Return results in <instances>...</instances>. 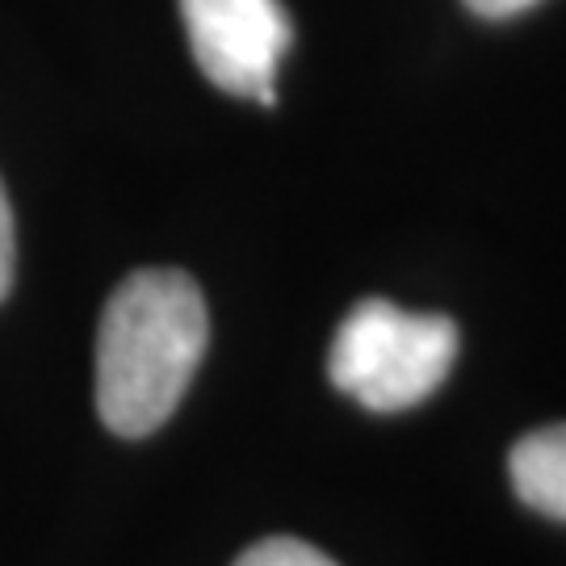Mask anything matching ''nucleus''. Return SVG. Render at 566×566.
Wrapping results in <instances>:
<instances>
[{"instance_id": "obj_1", "label": "nucleus", "mask_w": 566, "mask_h": 566, "mask_svg": "<svg viewBox=\"0 0 566 566\" xmlns=\"http://www.w3.org/2000/svg\"><path fill=\"white\" fill-rule=\"evenodd\" d=\"M210 319L181 269H139L109 294L97 327V411L109 432L147 437L177 411L206 357Z\"/></svg>"}, {"instance_id": "obj_2", "label": "nucleus", "mask_w": 566, "mask_h": 566, "mask_svg": "<svg viewBox=\"0 0 566 566\" xmlns=\"http://www.w3.org/2000/svg\"><path fill=\"white\" fill-rule=\"evenodd\" d=\"M458 327L446 315H416L386 298L357 303L336 327L327 378L365 411L395 416L424 403L449 378Z\"/></svg>"}, {"instance_id": "obj_3", "label": "nucleus", "mask_w": 566, "mask_h": 566, "mask_svg": "<svg viewBox=\"0 0 566 566\" xmlns=\"http://www.w3.org/2000/svg\"><path fill=\"white\" fill-rule=\"evenodd\" d=\"M181 21L206 81L277 105V63L294 42L282 0H181Z\"/></svg>"}, {"instance_id": "obj_4", "label": "nucleus", "mask_w": 566, "mask_h": 566, "mask_svg": "<svg viewBox=\"0 0 566 566\" xmlns=\"http://www.w3.org/2000/svg\"><path fill=\"white\" fill-rule=\"evenodd\" d=\"M507 479L521 504L549 521H566V424L521 437L507 453Z\"/></svg>"}, {"instance_id": "obj_5", "label": "nucleus", "mask_w": 566, "mask_h": 566, "mask_svg": "<svg viewBox=\"0 0 566 566\" xmlns=\"http://www.w3.org/2000/svg\"><path fill=\"white\" fill-rule=\"evenodd\" d=\"M235 566H336L324 549L306 546L298 537H269L256 542L252 549H243Z\"/></svg>"}, {"instance_id": "obj_6", "label": "nucleus", "mask_w": 566, "mask_h": 566, "mask_svg": "<svg viewBox=\"0 0 566 566\" xmlns=\"http://www.w3.org/2000/svg\"><path fill=\"white\" fill-rule=\"evenodd\" d=\"M13 261H18V240H13V210H9L4 185H0V303L9 298V285H13Z\"/></svg>"}, {"instance_id": "obj_7", "label": "nucleus", "mask_w": 566, "mask_h": 566, "mask_svg": "<svg viewBox=\"0 0 566 566\" xmlns=\"http://www.w3.org/2000/svg\"><path fill=\"white\" fill-rule=\"evenodd\" d=\"M533 4H537V0H465V9H470V13L491 18V21L516 18V13H525V9H533Z\"/></svg>"}]
</instances>
